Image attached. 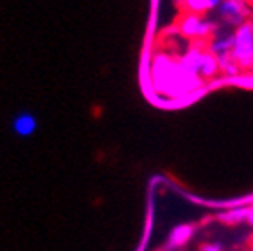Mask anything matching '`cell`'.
Returning <instances> with one entry per match:
<instances>
[{"label": "cell", "mask_w": 253, "mask_h": 251, "mask_svg": "<svg viewBox=\"0 0 253 251\" xmlns=\"http://www.w3.org/2000/svg\"><path fill=\"white\" fill-rule=\"evenodd\" d=\"M199 251H223V246L220 243H204L201 244Z\"/></svg>", "instance_id": "obj_12"}, {"label": "cell", "mask_w": 253, "mask_h": 251, "mask_svg": "<svg viewBox=\"0 0 253 251\" xmlns=\"http://www.w3.org/2000/svg\"><path fill=\"white\" fill-rule=\"evenodd\" d=\"M216 11H218V16L223 20V23H225L227 27L237 28L239 25L248 21L250 4L245 2V0H223Z\"/></svg>", "instance_id": "obj_4"}, {"label": "cell", "mask_w": 253, "mask_h": 251, "mask_svg": "<svg viewBox=\"0 0 253 251\" xmlns=\"http://www.w3.org/2000/svg\"><path fill=\"white\" fill-rule=\"evenodd\" d=\"M181 4L186 12H194V14H204L211 11L208 0H181Z\"/></svg>", "instance_id": "obj_11"}, {"label": "cell", "mask_w": 253, "mask_h": 251, "mask_svg": "<svg viewBox=\"0 0 253 251\" xmlns=\"http://www.w3.org/2000/svg\"><path fill=\"white\" fill-rule=\"evenodd\" d=\"M151 76H153V84L158 93L167 95L170 98L195 93L202 84V79L192 71H188L181 63V60L166 55V53L155 56Z\"/></svg>", "instance_id": "obj_1"}, {"label": "cell", "mask_w": 253, "mask_h": 251, "mask_svg": "<svg viewBox=\"0 0 253 251\" xmlns=\"http://www.w3.org/2000/svg\"><path fill=\"white\" fill-rule=\"evenodd\" d=\"M232 58L239 63L241 71L253 69V21H245L234 28V46Z\"/></svg>", "instance_id": "obj_3"}, {"label": "cell", "mask_w": 253, "mask_h": 251, "mask_svg": "<svg viewBox=\"0 0 253 251\" xmlns=\"http://www.w3.org/2000/svg\"><path fill=\"white\" fill-rule=\"evenodd\" d=\"M195 234V227L190 223H181L178 227H174L170 230L169 237H167V250L174 251V250H179L183 248L186 243H188Z\"/></svg>", "instance_id": "obj_7"}, {"label": "cell", "mask_w": 253, "mask_h": 251, "mask_svg": "<svg viewBox=\"0 0 253 251\" xmlns=\"http://www.w3.org/2000/svg\"><path fill=\"white\" fill-rule=\"evenodd\" d=\"M246 216H248V208H234V209H229V211H223L218 214V220L221 223L225 225H241V223H246Z\"/></svg>", "instance_id": "obj_9"}, {"label": "cell", "mask_w": 253, "mask_h": 251, "mask_svg": "<svg viewBox=\"0 0 253 251\" xmlns=\"http://www.w3.org/2000/svg\"><path fill=\"white\" fill-rule=\"evenodd\" d=\"M208 49L213 53L216 58H221V56L230 55L232 53V46H234V32H218L208 41Z\"/></svg>", "instance_id": "obj_6"}, {"label": "cell", "mask_w": 253, "mask_h": 251, "mask_svg": "<svg viewBox=\"0 0 253 251\" xmlns=\"http://www.w3.org/2000/svg\"><path fill=\"white\" fill-rule=\"evenodd\" d=\"M248 251H253V246H252V248H250V250H248Z\"/></svg>", "instance_id": "obj_16"}, {"label": "cell", "mask_w": 253, "mask_h": 251, "mask_svg": "<svg viewBox=\"0 0 253 251\" xmlns=\"http://www.w3.org/2000/svg\"><path fill=\"white\" fill-rule=\"evenodd\" d=\"M218 72H220V63H218V58L210 51V49H208V46H206V49L202 51L201 58H199V65H197L199 78H201L202 81H204V79H213Z\"/></svg>", "instance_id": "obj_8"}, {"label": "cell", "mask_w": 253, "mask_h": 251, "mask_svg": "<svg viewBox=\"0 0 253 251\" xmlns=\"http://www.w3.org/2000/svg\"><path fill=\"white\" fill-rule=\"evenodd\" d=\"M252 21H253V20H252Z\"/></svg>", "instance_id": "obj_17"}, {"label": "cell", "mask_w": 253, "mask_h": 251, "mask_svg": "<svg viewBox=\"0 0 253 251\" xmlns=\"http://www.w3.org/2000/svg\"><path fill=\"white\" fill-rule=\"evenodd\" d=\"M246 223L253 227V206H248V216H246Z\"/></svg>", "instance_id": "obj_13"}, {"label": "cell", "mask_w": 253, "mask_h": 251, "mask_svg": "<svg viewBox=\"0 0 253 251\" xmlns=\"http://www.w3.org/2000/svg\"><path fill=\"white\" fill-rule=\"evenodd\" d=\"M39 130V118L32 111H20L11 120V132L18 139H30Z\"/></svg>", "instance_id": "obj_5"}, {"label": "cell", "mask_w": 253, "mask_h": 251, "mask_svg": "<svg viewBox=\"0 0 253 251\" xmlns=\"http://www.w3.org/2000/svg\"><path fill=\"white\" fill-rule=\"evenodd\" d=\"M208 2H210V9H211V11H214V9L220 7L223 0H208Z\"/></svg>", "instance_id": "obj_14"}, {"label": "cell", "mask_w": 253, "mask_h": 251, "mask_svg": "<svg viewBox=\"0 0 253 251\" xmlns=\"http://www.w3.org/2000/svg\"><path fill=\"white\" fill-rule=\"evenodd\" d=\"M178 30L185 39L195 41V42H206L216 34V23L210 18H204V14L185 12L179 18Z\"/></svg>", "instance_id": "obj_2"}, {"label": "cell", "mask_w": 253, "mask_h": 251, "mask_svg": "<svg viewBox=\"0 0 253 251\" xmlns=\"http://www.w3.org/2000/svg\"><path fill=\"white\" fill-rule=\"evenodd\" d=\"M245 2H248V4H252V2H253V0H245Z\"/></svg>", "instance_id": "obj_15"}, {"label": "cell", "mask_w": 253, "mask_h": 251, "mask_svg": "<svg viewBox=\"0 0 253 251\" xmlns=\"http://www.w3.org/2000/svg\"><path fill=\"white\" fill-rule=\"evenodd\" d=\"M218 63H220L221 74L229 76V78H234V76H237L241 72V67L232 58V55H225V56H221V58H218Z\"/></svg>", "instance_id": "obj_10"}]
</instances>
